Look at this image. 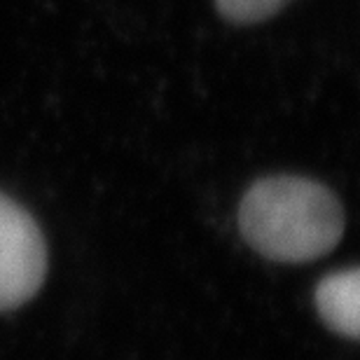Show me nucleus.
Returning a JSON list of instances; mask_svg holds the SVG:
<instances>
[{"label": "nucleus", "instance_id": "obj_4", "mask_svg": "<svg viewBox=\"0 0 360 360\" xmlns=\"http://www.w3.org/2000/svg\"><path fill=\"white\" fill-rule=\"evenodd\" d=\"M290 0H215V10L229 24H260L278 14Z\"/></svg>", "mask_w": 360, "mask_h": 360}, {"label": "nucleus", "instance_id": "obj_2", "mask_svg": "<svg viewBox=\"0 0 360 360\" xmlns=\"http://www.w3.org/2000/svg\"><path fill=\"white\" fill-rule=\"evenodd\" d=\"M47 276V246L40 227L17 201L0 194V311L35 297Z\"/></svg>", "mask_w": 360, "mask_h": 360}, {"label": "nucleus", "instance_id": "obj_1", "mask_svg": "<svg viewBox=\"0 0 360 360\" xmlns=\"http://www.w3.org/2000/svg\"><path fill=\"white\" fill-rule=\"evenodd\" d=\"M239 229L271 262H311L344 236V208L330 187L300 176L255 180L239 206Z\"/></svg>", "mask_w": 360, "mask_h": 360}, {"label": "nucleus", "instance_id": "obj_3", "mask_svg": "<svg viewBox=\"0 0 360 360\" xmlns=\"http://www.w3.org/2000/svg\"><path fill=\"white\" fill-rule=\"evenodd\" d=\"M316 309L323 323L349 340L360 335V271L351 267L326 276L316 288Z\"/></svg>", "mask_w": 360, "mask_h": 360}]
</instances>
